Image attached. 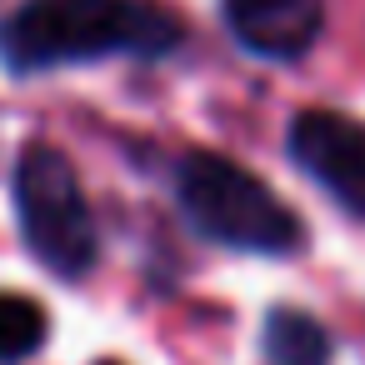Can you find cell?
Listing matches in <instances>:
<instances>
[{
    "label": "cell",
    "instance_id": "7",
    "mask_svg": "<svg viewBox=\"0 0 365 365\" xmlns=\"http://www.w3.org/2000/svg\"><path fill=\"white\" fill-rule=\"evenodd\" d=\"M46 345V310L26 295L0 290V365H16Z\"/></svg>",
    "mask_w": 365,
    "mask_h": 365
},
{
    "label": "cell",
    "instance_id": "8",
    "mask_svg": "<svg viewBox=\"0 0 365 365\" xmlns=\"http://www.w3.org/2000/svg\"><path fill=\"white\" fill-rule=\"evenodd\" d=\"M106 365H115V360H106Z\"/></svg>",
    "mask_w": 365,
    "mask_h": 365
},
{
    "label": "cell",
    "instance_id": "2",
    "mask_svg": "<svg viewBox=\"0 0 365 365\" xmlns=\"http://www.w3.org/2000/svg\"><path fill=\"white\" fill-rule=\"evenodd\" d=\"M175 195L185 220L215 245L250 250V255H295L305 240L295 210L275 200L265 180H255L245 165L225 155H210V150L185 155L175 170Z\"/></svg>",
    "mask_w": 365,
    "mask_h": 365
},
{
    "label": "cell",
    "instance_id": "3",
    "mask_svg": "<svg viewBox=\"0 0 365 365\" xmlns=\"http://www.w3.org/2000/svg\"><path fill=\"white\" fill-rule=\"evenodd\" d=\"M16 215L31 255L61 275L81 280L101 255V230L91 215V200L81 190L76 165L56 145H26L16 165Z\"/></svg>",
    "mask_w": 365,
    "mask_h": 365
},
{
    "label": "cell",
    "instance_id": "6",
    "mask_svg": "<svg viewBox=\"0 0 365 365\" xmlns=\"http://www.w3.org/2000/svg\"><path fill=\"white\" fill-rule=\"evenodd\" d=\"M265 355L270 365H330V335L305 310H270Z\"/></svg>",
    "mask_w": 365,
    "mask_h": 365
},
{
    "label": "cell",
    "instance_id": "4",
    "mask_svg": "<svg viewBox=\"0 0 365 365\" xmlns=\"http://www.w3.org/2000/svg\"><path fill=\"white\" fill-rule=\"evenodd\" d=\"M295 165L350 215H365V125L340 110H305L290 125Z\"/></svg>",
    "mask_w": 365,
    "mask_h": 365
},
{
    "label": "cell",
    "instance_id": "5",
    "mask_svg": "<svg viewBox=\"0 0 365 365\" xmlns=\"http://www.w3.org/2000/svg\"><path fill=\"white\" fill-rule=\"evenodd\" d=\"M325 26V0H225V31L260 61H300Z\"/></svg>",
    "mask_w": 365,
    "mask_h": 365
},
{
    "label": "cell",
    "instance_id": "1",
    "mask_svg": "<svg viewBox=\"0 0 365 365\" xmlns=\"http://www.w3.org/2000/svg\"><path fill=\"white\" fill-rule=\"evenodd\" d=\"M180 46V21L140 0H26L0 26V61L16 76L86 66L110 56H165Z\"/></svg>",
    "mask_w": 365,
    "mask_h": 365
}]
</instances>
